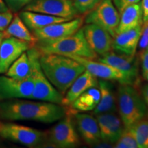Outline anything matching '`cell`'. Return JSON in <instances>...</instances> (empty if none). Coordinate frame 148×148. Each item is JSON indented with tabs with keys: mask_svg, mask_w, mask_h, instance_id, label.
Masks as SVG:
<instances>
[{
	"mask_svg": "<svg viewBox=\"0 0 148 148\" xmlns=\"http://www.w3.org/2000/svg\"><path fill=\"white\" fill-rule=\"evenodd\" d=\"M101 0H73V3L78 14L87 13L99 3Z\"/></svg>",
	"mask_w": 148,
	"mask_h": 148,
	"instance_id": "cell-28",
	"label": "cell"
},
{
	"mask_svg": "<svg viewBox=\"0 0 148 148\" xmlns=\"http://www.w3.org/2000/svg\"><path fill=\"white\" fill-rule=\"evenodd\" d=\"M10 10L4 0H0V12H4Z\"/></svg>",
	"mask_w": 148,
	"mask_h": 148,
	"instance_id": "cell-36",
	"label": "cell"
},
{
	"mask_svg": "<svg viewBox=\"0 0 148 148\" xmlns=\"http://www.w3.org/2000/svg\"><path fill=\"white\" fill-rule=\"evenodd\" d=\"M94 86H98L97 77L85 69L66 90L62 98L61 105L64 107L69 106L82 92Z\"/></svg>",
	"mask_w": 148,
	"mask_h": 148,
	"instance_id": "cell-19",
	"label": "cell"
},
{
	"mask_svg": "<svg viewBox=\"0 0 148 148\" xmlns=\"http://www.w3.org/2000/svg\"><path fill=\"white\" fill-rule=\"evenodd\" d=\"M0 136L27 147H35L45 140L46 134L45 132L25 125L0 123Z\"/></svg>",
	"mask_w": 148,
	"mask_h": 148,
	"instance_id": "cell-8",
	"label": "cell"
},
{
	"mask_svg": "<svg viewBox=\"0 0 148 148\" xmlns=\"http://www.w3.org/2000/svg\"><path fill=\"white\" fill-rule=\"evenodd\" d=\"M19 16L29 29L32 31L42 28L53 23L71 20V18L59 17V16L27 10H24L21 12L19 14Z\"/></svg>",
	"mask_w": 148,
	"mask_h": 148,
	"instance_id": "cell-22",
	"label": "cell"
},
{
	"mask_svg": "<svg viewBox=\"0 0 148 148\" xmlns=\"http://www.w3.org/2000/svg\"><path fill=\"white\" fill-rule=\"evenodd\" d=\"M32 47L29 42L15 37H4L0 45V74L5 73L11 64Z\"/></svg>",
	"mask_w": 148,
	"mask_h": 148,
	"instance_id": "cell-12",
	"label": "cell"
},
{
	"mask_svg": "<svg viewBox=\"0 0 148 148\" xmlns=\"http://www.w3.org/2000/svg\"><path fill=\"white\" fill-rule=\"evenodd\" d=\"M95 116L103 141L108 143H115L124 130L121 118L114 112H104Z\"/></svg>",
	"mask_w": 148,
	"mask_h": 148,
	"instance_id": "cell-17",
	"label": "cell"
},
{
	"mask_svg": "<svg viewBox=\"0 0 148 148\" xmlns=\"http://www.w3.org/2000/svg\"><path fill=\"white\" fill-rule=\"evenodd\" d=\"M27 53L30 61L34 81V89L30 99L61 105L63 95L49 82L42 71L39 62V51L34 46L29 48Z\"/></svg>",
	"mask_w": 148,
	"mask_h": 148,
	"instance_id": "cell-5",
	"label": "cell"
},
{
	"mask_svg": "<svg viewBox=\"0 0 148 148\" xmlns=\"http://www.w3.org/2000/svg\"><path fill=\"white\" fill-rule=\"evenodd\" d=\"M82 64L85 69L87 70L97 78L107 79V80L116 81L120 84H129L128 81L125 75L119 70L103 62H96L92 59L84 58L73 55H67Z\"/></svg>",
	"mask_w": 148,
	"mask_h": 148,
	"instance_id": "cell-14",
	"label": "cell"
},
{
	"mask_svg": "<svg viewBox=\"0 0 148 148\" xmlns=\"http://www.w3.org/2000/svg\"><path fill=\"white\" fill-rule=\"evenodd\" d=\"M115 148H138L134 136L128 128H124L119 139L115 142Z\"/></svg>",
	"mask_w": 148,
	"mask_h": 148,
	"instance_id": "cell-27",
	"label": "cell"
},
{
	"mask_svg": "<svg viewBox=\"0 0 148 148\" xmlns=\"http://www.w3.org/2000/svg\"><path fill=\"white\" fill-rule=\"evenodd\" d=\"M84 19L82 17L72 18L69 21L53 23L42 28L32 31L37 41H47L64 38L69 36L82 26Z\"/></svg>",
	"mask_w": 148,
	"mask_h": 148,
	"instance_id": "cell-11",
	"label": "cell"
},
{
	"mask_svg": "<svg viewBox=\"0 0 148 148\" xmlns=\"http://www.w3.org/2000/svg\"><path fill=\"white\" fill-rule=\"evenodd\" d=\"M66 112V107L47 101L12 99L0 102V117L10 121L31 120L53 123L63 118Z\"/></svg>",
	"mask_w": 148,
	"mask_h": 148,
	"instance_id": "cell-1",
	"label": "cell"
},
{
	"mask_svg": "<svg viewBox=\"0 0 148 148\" xmlns=\"http://www.w3.org/2000/svg\"><path fill=\"white\" fill-rule=\"evenodd\" d=\"M141 71L143 77L148 73V47L143 50L139 51Z\"/></svg>",
	"mask_w": 148,
	"mask_h": 148,
	"instance_id": "cell-31",
	"label": "cell"
},
{
	"mask_svg": "<svg viewBox=\"0 0 148 148\" xmlns=\"http://www.w3.org/2000/svg\"><path fill=\"white\" fill-rule=\"evenodd\" d=\"M142 30L143 25H140L135 28L116 34L113 37L112 50L118 54L130 58H134Z\"/></svg>",
	"mask_w": 148,
	"mask_h": 148,
	"instance_id": "cell-16",
	"label": "cell"
},
{
	"mask_svg": "<svg viewBox=\"0 0 148 148\" xmlns=\"http://www.w3.org/2000/svg\"><path fill=\"white\" fill-rule=\"evenodd\" d=\"M98 88L100 91V100L93 110V114L114 112L116 110V98L113 86L107 79L98 81Z\"/></svg>",
	"mask_w": 148,
	"mask_h": 148,
	"instance_id": "cell-20",
	"label": "cell"
},
{
	"mask_svg": "<svg viewBox=\"0 0 148 148\" xmlns=\"http://www.w3.org/2000/svg\"><path fill=\"white\" fill-rule=\"evenodd\" d=\"M143 78H144V79H145V80H147V82H148V73H147V74H146V75H145V76H144V77H143Z\"/></svg>",
	"mask_w": 148,
	"mask_h": 148,
	"instance_id": "cell-38",
	"label": "cell"
},
{
	"mask_svg": "<svg viewBox=\"0 0 148 148\" xmlns=\"http://www.w3.org/2000/svg\"><path fill=\"white\" fill-rule=\"evenodd\" d=\"M117 104L124 128H128L147 115V108L136 86L121 84L118 88Z\"/></svg>",
	"mask_w": 148,
	"mask_h": 148,
	"instance_id": "cell-4",
	"label": "cell"
},
{
	"mask_svg": "<svg viewBox=\"0 0 148 148\" xmlns=\"http://www.w3.org/2000/svg\"><path fill=\"white\" fill-rule=\"evenodd\" d=\"M13 16L14 15L11 10L0 12V32H3L8 27Z\"/></svg>",
	"mask_w": 148,
	"mask_h": 148,
	"instance_id": "cell-30",
	"label": "cell"
},
{
	"mask_svg": "<svg viewBox=\"0 0 148 148\" xmlns=\"http://www.w3.org/2000/svg\"><path fill=\"white\" fill-rule=\"evenodd\" d=\"M77 131L82 139L88 145H98L102 140L97 119L93 116L78 111L74 113Z\"/></svg>",
	"mask_w": 148,
	"mask_h": 148,
	"instance_id": "cell-18",
	"label": "cell"
},
{
	"mask_svg": "<svg viewBox=\"0 0 148 148\" xmlns=\"http://www.w3.org/2000/svg\"><path fill=\"white\" fill-rule=\"evenodd\" d=\"M5 37V35H4V33L3 32H0V45H1V42L2 41L3 38Z\"/></svg>",
	"mask_w": 148,
	"mask_h": 148,
	"instance_id": "cell-37",
	"label": "cell"
},
{
	"mask_svg": "<svg viewBox=\"0 0 148 148\" xmlns=\"http://www.w3.org/2000/svg\"><path fill=\"white\" fill-rule=\"evenodd\" d=\"M140 94L143 97L145 103L147 108V115H148V84H145L142 86L140 88Z\"/></svg>",
	"mask_w": 148,
	"mask_h": 148,
	"instance_id": "cell-35",
	"label": "cell"
},
{
	"mask_svg": "<svg viewBox=\"0 0 148 148\" xmlns=\"http://www.w3.org/2000/svg\"><path fill=\"white\" fill-rule=\"evenodd\" d=\"M34 47L40 53L73 55L94 59L97 54L92 50L85 39L82 28L64 38L47 41H37Z\"/></svg>",
	"mask_w": 148,
	"mask_h": 148,
	"instance_id": "cell-3",
	"label": "cell"
},
{
	"mask_svg": "<svg viewBox=\"0 0 148 148\" xmlns=\"http://www.w3.org/2000/svg\"><path fill=\"white\" fill-rule=\"evenodd\" d=\"M5 75L16 79H24L32 75L30 61L26 51L11 64L5 72Z\"/></svg>",
	"mask_w": 148,
	"mask_h": 148,
	"instance_id": "cell-25",
	"label": "cell"
},
{
	"mask_svg": "<svg viewBox=\"0 0 148 148\" xmlns=\"http://www.w3.org/2000/svg\"><path fill=\"white\" fill-rule=\"evenodd\" d=\"M141 8L143 11V26L148 23V0H142Z\"/></svg>",
	"mask_w": 148,
	"mask_h": 148,
	"instance_id": "cell-34",
	"label": "cell"
},
{
	"mask_svg": "<svg viewBox=\"0 0 148 148\" xmlns=\"http://www.w3.org/2000/svg\"><path fill=\"white\" fill-rule=\"evenodd\" d=\"M97 60L119 70L124 74L129 84L136 86L138 79V66L135 57L130 58L110 51L101 56Z\"/></svg>",
	"mask_w": 148,
	"mask_h": 148,
	"instance_id": "cell-13",
	"label": "cell"
},
{
	"mask_svg": "<svg viewBox=\"0 0 148 148\" xmlns=\"http://www.w3.org/2000/svg\"><path fill=\"white\" fill-rule=\"evenodd\" d=\"M99 100L100 91L98 86H94L82 92L69 107L78 112H88L93 110L97 106Z\"/></svg>",
	"mask_w": 148,
	"mask_h": 148,
	"instance_id": "cell-23",
	"label": "cell"
},
{
	"mask_svg": "<svg viewBox=\"0 0 148 148\" xmlns=\"http://www.w3.org/2000/svg\"><path fill=\"white\" fill-rule=\"evenodd\" d=\"M39 62L45 76L63 96L85 71L84 66L75 59L56 53H40Z\"/></svg>",
	"mask_w": 148,
	"mask_h": 148,
	"instance_id": "cell-2",
	"label": "cell"
},
{
	"mask_svg": "<svg viewBox=\"0 0 148 148\" xmlns=\"http://www.w3.org/2000/svg\"><path fill=\"white\" fill-rule=\"evenodd\" d=\"M114 6L119 11V13L129 5L140 2V0H112Z\"/></svg>",
	"mask_w": 148,
	"mask_h": 148,
	"instance_id": "cell-32",
	"label": "cell"
},
{
	"mask_svg": "<svg viewBox=\"0 0 148 148\" xmlns=\"http://www.w3.org/2000/svg\"><path fill=\"white\" fill-rule=\"evenodd\" d=\"M34 89L32 76L16 79L0 75V101L12 99H30Z\"/></svg>",
	"mask_w": 148,
	"mask_h": 148,
	"instance_id": "cell-10",
	"label": "cell"
},
{
	"mask_svg": "<svg viewBox=\"0 0 148 148\" xmlns=\"http://www.w3.org/2000/svg\"><path fill=\"white\" fill-rule=\"evenodd\" d=\"M148 47V23L145 26H143L141 36L138 41V47L139 51L143 50Z\"/></svg>",
	"mask_w": 148,
	"mask_h": 148,
	"instance_id": "cell-33",
	"label": "cell"
},
{
	"mask_svg": "<svg viewBox=\"0 0 148 148\" xmlns=\"http://www.w3.org/2000/svg\"><path fill=\"white\" fill-rule=\"evenodd\" d=\"M24 10L71 19L79 14L72 0H32Z\"/></svg>",
	"mask_w": 148,
	"mask_h": 148,
	"instance_id": "cell-9",
	"label": "cell"
},
{
	"mask_svg": "<svg viewBox=\"0 0 148 148\" xmlns=\"http://www.w3.org/2000/svg\"><path fill=\"white\" fill-rule=\"evenodd\" d=\"M32 0H4L8 8L12 12H16L30 3Z\"/></svg>",
	"mask_w": 148,
	"mask_h": 148,
	"instance_id": "cell-29",
	"label": "cell"
},
{
	"mask_svg": "<svg viewBox=\"0 0 148 148\" xmlns=\"http://www.w3.org/2000/svg\"><path fill=\"white\" fill-rule=\"evenodd\" d=\"M134 136L138 148H148V119L140 120L128 127Z\"/></svg>",
	"mask_w": 148,
	"mask_h": 148,
	"instance_id": "cell-26",
	"label": "cell"
},
{
	"mask_svg": "<svg viewBox=\"0 0 148 148\" xmlns=\"http://www.w3.org/2000/svg\"><path fill=\"white\" fill-rule=\"evenodd\" d=\"M82 29L86 42L97 56L112 51L113 37L106 30L93 23H86Z\"/></svg>",
	"mask_w": 148,
	"mask_h": 148,
	"instance_id": "cell-15",
	"label": "cell"
},
{
	"mask_svg": "<svg viewBox=\"0 0 148 148\" xmlns=\"http://www.w3.org/2000/svg\"><path fill=\"white\" fill-rule=\"evenodd\" d=\"M119 18V11L112 0H101L95 8L88 12L85 17V23L95 24L114 37Z\"/></svg>",
	"mask_w": 148,
	"mask_h": 148,
	"instance_id": "cell-7",
	"label": "cell"
},
{
	"mask_svg": "<svg viewBox=\"0 0 148 148\" xmlns=\"http://www.w3.org/2000/svg\"><path fill=\"white\" fill-rule=\"evenodd\" d=\"M120 14L116 34L143 25V11L140 2L126 7Z\"/></svg>",
	"mask_w": 148,
	"mask_h": 148,
	"instance_id": "cell-21",
	"label": "cell"
},
{
	"mask_svg": "<svg viewBox=\"0 0 148 148\" xmlns=\"http://www.w3.org/2000/svg\"><path fill=\"white\" fill-rule=\"evenodd\" d=\"M5 37L13 36L18 39L28 42L32 46H34L37 40L34 34L29 31L27 25L24 23L19 15L15 14L12 21L6 29L3 31Z\"/></svg>",
	"mask_w": 148,
	"mask_h": 148,
	"instance_id": "cell-24",
	"label": "cell"
},
{
	"mask_svg": "<svg viewBox=\"0 0 148 148\" xmlns=\"http://www.w3.org/2000/svg\"><path fill=\"white\" fill-rule=\"evenodd\" d=\"M68 107L69 109H66L65 116L48 134L49 142L58 147L73 148L79 145V136L73 122V115L76 110Z\"/></svg>",
	"mask_w": 148,
	"mask_h": 148,
	"instance_id": "cell-6",
	"label": "cell"
}]
</instances>
